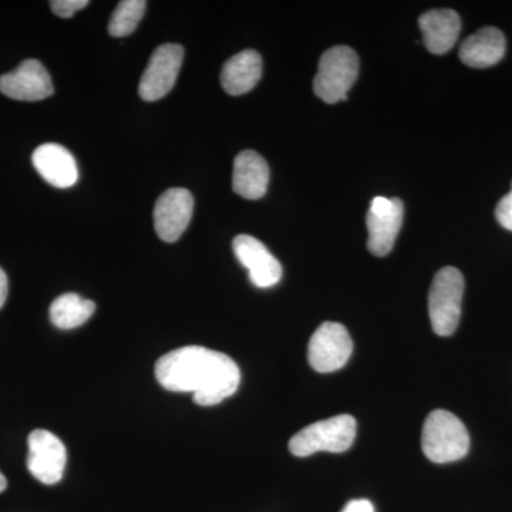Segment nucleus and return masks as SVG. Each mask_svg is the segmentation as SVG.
I'll return each instance as SVG.
<instances>
[{
	"instance_id": "6ab92c4d",
	"label": "nucleus",
	"mask_w": 512,
	"mask_h": 512,
	"mask_svg": "<svg viewBox=\"0 0 512 512\" xmlns=\"http://www.w3.org/2000/svg\"><path fill=\"white\" fill-rule=\"evenodd\" d=\"M144 0H123L119 3L109 23V33L114 37H126L137 29L138 23L146 13Z\"/></svg>"
},
{
	"instance_id": "423d86ee",
	"label": "nucleus",
	"mask_w": 512,
	"mask_h": 512,
	"mask_svg": "<svg viewBox=\"0 0 512 512\" xmlns=\"http://www.w3.org/2000/svg\"><path fill=\"white\" fill-rule=\"evenodd\" d=\"M352 353V338L342 323H322L309 340V365L319 373H332L342 369L349 362Z\"/></svg>"
},
{
	"instance_id": "9b49d317",
	"label": "nucleus",
	"mask_w": 512,
	"mask_h": 512,
	"mask_svg": "<svg viewBox=\"0 0 512 512\" xmlns=\"http://www.w3.org/2000/svg\"><path fill=\"white\" fill-rule=\"evenodd\" d=\"M0 92L9 99L40 101L55 93L52 77L39 60H25L18 69L0 77Z\"/></svg>"
},
{
	"instance_id": "a211bd4d",
	"label": "nucleus",
	"mask_w": 512,
	"mask_h": 512,
	"mask_svg": "<svg viewBox=\"0 0 512 512\" xmlns=\"http://www.w3.org/2000/svg\"><path fill=\"white\" fill-rule=\"evenodd\" d=\"M96 311V303L77 293H64L50 306V320L56 328L69 330L84 325Z\"/></svg>"
},
{
	"instance_id": "4be33fe9",
	"label": "nucleus",
	"mask_w": 512,
	"mask_h": 512,
	"mask_svg": "<svg viewBox=\"0 0 512 512\" xmlns=\"http://www.w3.org/2000/svg\"><path fill=\"white\" fill-rule=\"evenodd\" d=\"M342 512H375V507L369 500H352L345 505Z\"/></svg>"
},
{
	"instance_id": "39448f33",
	"label": "nucleus",
	"mask_w": 512,
	"mask_h": 512,
	"mask_svg": "<svg viewBox=\"0 0 512 512\" xmlns=\"http://www.w3.org/2000/svg\"><path fill=\"white\" fill-rule=\"evenodd\" d=\"M359 57L348 46L326 50L319 60L313 90L325 103L335 104L348 99L349 90L359 76Z\"/></svg>"
},
{
	"instance_id": "4468645a",
	"label": "nucleus",
	"mask_w": 512,
	"mask_h": 512,
	"mask_svg": "<svg viewBox=\"0 0 512 512\" xmlns=\"http://www.w3.org/2000/svg\"><path fill=\"white\" fill-rule=\"evenodd\" d=\"M424 46L433 55H446L456 45L461 30L460 16L453 9H434L420 16Z\"/></svg>"
},
{
	"instance_id": "412c9836",
	"label": "nucleus",
	"mask_w": 512,
	"mask_h": 512,
	"mask_svg": "<svg viewBox=\"0 0 512 512\" xmlns=\"http://www.w3.org/2000/svg\"><path fill=\"white\" fill-rule=\"evenodd\" d=\"M495 218H497L501 227L512 231V183L511 191L498 201L497 208H495Z\"/></svg>"
},
{
	"instance_id": "b1692460",
	"label": "nucleus",
	"mask_w": 512,
	"mask_h": 512,
	"mask_svg": "<svg viewBox=\"0 0 512 512\" xmlns=\"http://www.w3.org/2000/svg\"><path fill=\"white\" fill-rule=\"evenodd\" d=\"M8 488V480H6L5 476H3L2 473H0V493H3V491Z\"/></svg>"
},
{
	"instance_id": "5701e85b",
	"label": "nucleus",
	"mask_w": 512,
	"mask_h": 512,
	"mask_svg": "<svg viewBox=\"0 0 512 512\" xmlns=\"http://www.w3.org/2000/svg\"><path fill=\"white\" fill-rule=\"evenodd\" d=\"M9 293V282L8 276H6L5 271L0 268V309L5 305L6 299H8Z\"/></svg>"
},
{
	"instance_id": "f3484780",
	"label": "nucleus",
	"mask_w": 512,
	"mask_h": 512,
	"mask_svg": "<svg viewBox=\"0 0 512 512\" xmlns=\"http://www.w3.org/2000/svg\"><path fill=\"white\" fill-rule=\"evenodd\" d=\"M262 77V59L255 50H244L225 62L221 84L231 96L251 92Z\"/></svg>"
},
{
	"instance_id": "9d476101",
	"label": "nucleus",
	"mask_w": 512,
	"mask_h": 512,
	"mask_svg": "<svg viewBox=\"0 0 512 512\" xmlns=\"http://www.w3.org/2000/svg\"><path fill=\"white\" fill-rule=\"evenodd\" d=\"M194 198L185 188H170L158 198L154 208V227L164 242H175L190 225Z\"/></svg>"
},
{
	"instance_id": "1a4fd4ad",
	"label": "nucleus",
	"mask_w": 512,
	"mask_h": 512,
	"mask_svg": "<svg viewBox=\"0 0 512 512\" xmlns=\"http://www.w3.org/2000/svg\"><path fill=\"white\" fill-rule=\"evenodd\" d=\"M28 468L42 484L55 485L63 478L67 450L62 440L50 431L37 429L30 433Z\"/></svg>"
},
{
	"instance_id": "2eb2a0df",
	"label": "nucleus",
	"mask_w": 512,
	"mask_h": 512,
	"mask_svg": "<svg viewBox=\"0 0 512 512\" xmlns=\"http://www.w3.org/2000/svg\"><path fill=\"white\" fill-rule=\"evenodd\" d=\"M268 163L261 154L247 150L239 153L234 161L232 188L245 200H259L264 197L269 185Z\"/></svg>"
},
{
	"instance_id": "6e6552de",
	"label": "nucleus",
	"mask_w": 512,
	"mask_h": 512,
	"mask_svg": "<svg viewBox=\"0 0 512 512\" xmlns=\"http://www.w3.org/2000/svg\"><path fill=\"white\" fill-rule=\"evenodd\" d=\"M183 59V46L167 43L157 47L138 86L141 99L157 101L167 96L177 82Z\"/></svg>"
},
{
	"instance_id": "0eeeda50",
	"label": "nucleus",
	"mask_w": 512,
	"mask_h": 512,
	"mask_svg": "<svg viewBox=\"0 0 512 512\" xmlns=\"http://www.w3.org/2000/svg\"><path fill=\"white\" fill-rule=\"evenodd\" d=\"M404 207L399 198L376 197L367 212V248L375 256L392 252L403 224Z\"/></svg>"
},
{
	"instance_id": "20e7f679",
	"label": "nucleus",
	"mask_w": 512,
	"mask_h": 512,
	"mask_svg": "<svg viewBox=\"0 0 512 512\" xmlns=\"http://www.w3.org/2000/svg\"><path fill=\"white\" fill-rule=\"evenodd\" d=\"M464 276L454 266L440 269L434 276L429 293L431 328L439 336H451L461 319Z\"/></svg>"
},
{
	"instance_id": "f257e3e1",
	"label": "nucleus",
	"mask_w": 512,
	"mask_h": 512,
	"mask_svg": "<svg viewBox=\"0 0 512 512\" xmlns=\"http://www.w3.org/2000/svg\"><path fill=\"white\" fill-rule=\"evenodd\" d=\"M158 383L174 393H192L198 406H215L239 389L241 370L225 353L202 346L171 350L156 363Z\"/></svg>"
},
{
	"instance_id": "f8f14e48",
	"label": "nucleus",
	"mask_w": 512,
	"mask_h": 512,
	"mask_svg": "<svg viewBox=\"0 0 512 512\" xmlns=\"http://www.w3.org/2000/svg\"><path fill=\"white\" fill-rule=\"evenodd\" d=\"M232 247L256 288H272L281 281L282 265L261 241L251 235H238Z\"/></svg>"
},
{
	"instance_id": "aec40b11",
	"label": "nucleus",
	"mask_w": 512,
	"mask_h": 512,
	"mask_svg": "<svg viewBox=\"0 0 512 512\" xmlns=\"http://www.w3.org/2000/svg\"><path fill=\"white\" fill-rule=\"evenodd\" d=\"M87 5H89V0H53L50 2L53 12L63 19L72 18L74 13L86 8Z\"/></svg>"
},
{
	"instance_id": "f03ea898",
	"label": "nucleus",
	"mask_w": 512,
	"mask_h": 512,
	"mask_svg": "<svg viewBox=\"0 0 512 512\" xmlns=\"http://www.w3.org/2000/svg\"><path fill=\"white\" fill-rule=\"evenodd\" d=\"M421 448L424 456L433 463H453L467 456L470 434L456 414L434 410L424 421Z\"/></svg>"
},
{
	"instance_id": "ddd939ff",
	"label": "nucleus",
	"mask_w": 512,
	"mask_h": 512,
	"mask_svg": "<svg viewBox=\"0 0 512 512\" xmlns=\"http://www.w3.org/2000/svg\"><path fill=\"white\" fill-rule=\"evenodd\" d=\"M32 161L37 173L53 187L70 188L79 180L73 154L60 144L46 143L37 147Z\"/></svg>"
},
{
	"instance_id": "dca6fc26",
	"label": "nucleus",
	"mask_w": 512,
	"mask_h": 512,
	"mask_svg": "<svg viewBox=\"0 0 512 512\" xmlns=\"http://www.w3.org/2000/svg\"><path fill=\"white\" fill-rule=\"evenodd\" d=\"M507 42L500 29L483 28L468 36L460 47L461 62L474 69L495 66L505 55Z\"/></svg>"
},
{
	"instance_id": "7ed1b4c3",
	"label": "nucleus",
	"mask_w": 512,
	"mask_h": 512,
	"mask_svg": "<svg viewBox=\"0 0 512 512\" xmlns=\"http://www.w3.org/2000/svg\"><path fill=\"white\" fill-rule=\"evenodd\" d=\"M356 430L355 417L339 414L298 431L289 441V451L296 457H309L319 451L345 453L355 443Z\"/></svg>"
}]
</instances>
